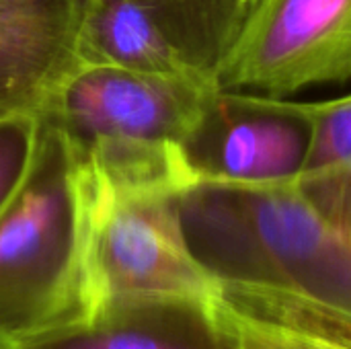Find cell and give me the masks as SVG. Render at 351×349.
I'll use <instances>...</instances> for the list:
<instances>
[{
    "mask_svg": "<svg viewBox=\"0 0 351 349\" xmlns=\"http://www.w3.org/2000/svg\"><path fill=\"white\" fill-rule=\"evenodd\" d=\"M306 191L315 197L333 230V255L327 274L333 278L337 290L325 294L351 302V169Z\"/></svg>",
    "mask_w": 351,
    "mask_h": 349,
    "instance_id": "7c38bea8",
    "label": "cell"
},
{
    "mask_svg": "<svg viewBox=\"0 0 351 349\" xmlns=\"http://www.w3.org/2000/svg\"><path fill=\"white\" fill-rule=\"evenodd\" d=\"M214 300L228 313V315H232L237 321H241L243 325H247V327H251L253 331H257V333H261L263 337H267L269 341H274L278 348L282 349H341L337 348V346H331V344H327V341H323V339H319V337H313V335H306V333H298V331H290V329H280V327H269V325H257V323H251V321H247V319H243V317H239L237 313H232L228 306H224L218 298H216V294H214Z\"/></svg>",
    "mask_w": 351,
    "mask_h": 349,
    "instance_id": "9a60e30c",
    "label": "cell"
},
{
    "mask_svg": "<svg viewBox=\"0 0 351 349\" xmlns=\"http://www.w3.org/2000/svg\"><path fill=\"white\" fill-rule=\"evenodd\" d=\"M300 105L311 138L298 183L315 189L351 169V95L321 103L300 101Z\"/></svg>",
    "mask_w": 351,
    "mask_h": 349,
    "instance_id": "8fae6325",
    "label": "cell"
},
{
    "mask_svg": "<svg viewBox=\"0 0 351 349\" xmlns=\"http://www.w3.org/2000/svg\"><path fill=\"white\" fill-rule=\"evenodd\" d=\"M214 86L197 76L80 62L43 111L109 185L179 195L195 185L181 142Z\"/></svg>",
    "mask_w": 351,
    "mask_h": 349,
    "instance_id": "6da1fadb",
    "label": "cell"
},
{
    "mask_svg": "<svg viewBox=\"0 0 351 349\" xmlns=\"http://www.w3.org/2000/svg\"><path fill=\"white\" fill-rule=\"evenodd\" d=\"M0 349H4V348H0Z\"/></svg>",
    "mask_w": 351,
    "mask_h": 349,
    "instance_id": "e0dca14e",
    "label": "cell"
},
{
    "mask_svg": "<svg viewBox=\"0 0 351 349\" xmlns=\"http://www.w3.org/2000/svg\"><path fill=\"white\" fill-rule=\"evenodd\" d=\"M208 311H210V321L216 331L218 349H282L274 341H269L267 337H263L261 333H257L251 327L237 321L232 315H228L214 300V296L210 298Z\"/></svg>",
    "mask_w": 351,
    "mask_h": 349,
    "instance_id": "5bb4252c",
    "label": "cell"
},
{
    "mask_svg": "<svg viewBox=\"0 0 351 349\" xmlns=\"http://www.w3.org/2000/svg\"><path fill=\"white\" fill-rule=\"evenodd\" d=\"M78 169L82 189L80 311L130 296L197 302L214 296L218 280L189 251L173 208L175 195L117 189L80 158Z\"/></svg>",
    "mask_w": 351,
    "mask_h": 349,
    "instance_id": "3957f363",
    "label": "cell"
},
{
    "mask_svg": "<svg viewBox=\"0 0 351 349\" xmlns=\"http://www.w3.org/2000/svg\"><path fill=\"white\" fill-rule=\"evenodd\" d=\"M351 80V0H255L216 84L267 97Z\"/></svg>",
    "mask_w": 351,
    "mask_h": 349,
    "instance_id": "277c9868",
    "label": "cell"
},
{
    "mask_svg": "<svg viewBox=\"0 0 351 349\" xmlns=\"http://www.w3.org/2000/svg\"><path fill=\"white\" fill-rule=\"evenodd\" d=\"M80 62L208 80L171 45L152 12L138 0H88Z\"/></svg>",
    "mask_w": 351,
    "mask_h": 349,
    "instance_id": "9c48e42d",
    "label": "cell"
},
{
    "mask_svg": "<svg viewBox=\"0 0 351 349\" xmlns=\"http://www.w3.org/2000/svg\"><path fill=\"white\" fill-rule=\"evenodd\" d=\"M308 138L300 101L214 86L181 150L195 183L257 191L300 181Z\"/></svg>",
    "mask_w": 351,
    "mask_h": 349,
    "instance_id": "5b68a950",
    "label": "cell"
},
{
    "mask_svg": "<svg viewBox=\"0 0 351 349\" xmlns=\"http://www.w3.org/2000/svg\"><path fill=\"white\" fill-rule=\"evenodd\" d=\"M82 189L76 152L41 111L29 167L0 210V348L80 311Z\"/></svg>",
    "mask_w": 351,
    "mask_h": 349,
    "instance_id": "7a4b0ae2",
    "label": "cell"
},
{
    "mask_svg": "<svg viewBox=\"0 0 351 349\" xmlns=\"http://www.w3.org/2000/svg\"><path fill=\"white\" fill-rule=\"evenodd\" d=\"M255 4V0H245V6H247V12L251 10V6Z\"/></svg>",
    "mask_w": 351,
    "mask_h": 349,
    "instance_id": "2e32d148",
    "label": "cell"
},
{
    "mask_svg": "<svg viewBox=\"0 0 351 349\" xmlns=\"http://www.w3.org/2000/svg\"><path fill=\"white\" fill-rule=\"evenodd\" d=\"M35 119L37 115L0 119V210L29 167L35 142Z\"/></svg>",
    "mask_w": 351,
    "mask_h": 349,
    "instance_id": "4fadbf2b",
    "label": "cell"
},
{
    "mask_svg": "<svg viewBox=\"0 0 351 349\" xmlns=\"http://www.w3.org/2000/svg\"><path fill=\"white\" fill-rule=\"evenodd\" d=\"M218 300L239 317L319 337L351 349V302L296 280L234 278L220 280Z\"/></svg>",
    "mask_w": 351,
    "mask_h": 349,
    "instance_id": "ba28073f",
    "label": "cell"
},
{
    "mask_svg": "<svg viewBox=\"0 0 351 349\" xmlns=\"http://www.w3.org/2000/svg\"><path fill=\"white\" fill-rule=\"evenodd\" d=\"M171 45L216 84L218 70L247 16L245 0H138Z\"/></svg>",
    "mask_w": 351,
    "mask_h": 349,
    "instance_id": "30bf717a",
    "label": "cell"
},
{
    "mask_svg": "<svg viewBox=\"0 0 351 349\" xmlns=\"http://www.w3.org/2000/svg\"><path fill=\"white\" fill-rule=\"evenodd\" d=\"M88 0H0V119L39 115L80 64Z\"/></svg>",
    "mask_w": 351,
    "mask_h": 349,
    "instance_id": "8992f818",
    "label": "cell"
},
{
    "mask_svg": "<svg viewBox=\"0 0 351 349\" xmlns=\"http://www.w3.org/2000/svg\"><path fill=\"white\" fill-rule=\"evenodd\" d=\"M208 304L156 296L111 298L12 349H218Z\"/></svg>",
    "mask_w": 351,
    "mask_h": 349,
    "instance_id": "52a82bcc",
    "label": "cell"
}]
</instances>
